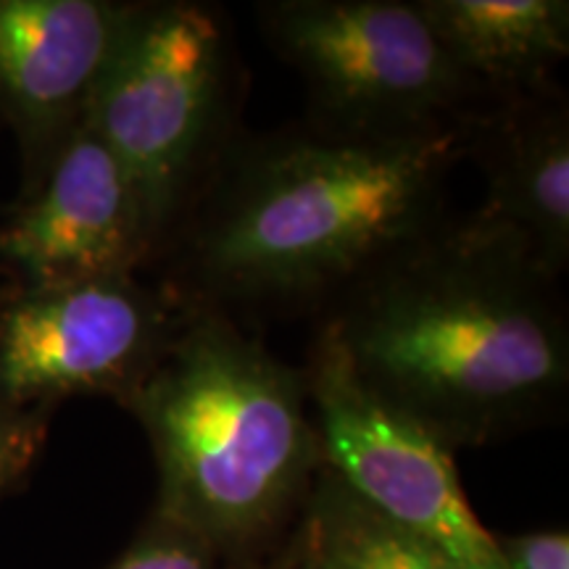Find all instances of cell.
I'll list each match as a JSON object with an SVG mask.
<instances>
[{"instance_id":"cell-4","label":"cell","mask_w":569,"mask_h":569,"mask_svg":"<svg viewBox=\"0 0 569 569\" xmlns=\"http://www.w3.org/2000/svg\"><path fill=\"white\" fill-rule=\"evenodd\" d=\"M232 96L227 32L198 3H134L84 122L122 163L153 243L188 209Z\"/></svg>"},{"instance_id":"cell-15","label":"cell","mask_w":569,"mask_h":569,"mask_svg":"<svg viewBox=\"0 0 569 569\" xmlns=\"http://www.w3.org/2000/svg\"><path fill=\"white\" fill-rule=\"evenodd\" d=\"M496 546L507 569H569V536L565 530L496 538Z\"/></svg>"},{"instance_id":"cell-11","label":"cell","mask_w":569,"mask_h":569,"mask_svg":"<svg viewBox=\"0 0 569 569\" xmlns=\"http://www.w3.org/2000/svg\"><path fill=\"white\" fill-rule=\"evenodd\" d=\"M475 92L503 98L543 88L569 53L567 0H417Z\"/></svg>"},{"instance_id":"cell-3","label":"cell","mask_w":569,"mask_h":569,"mask_svg":"<svg viewBox=\"0 0 569 569\" xmlns=\"http://www.w3.org/2000/svg\"><path fill=\"white\" fill-rule=\"evenodd\" d=\"M303 375L209 306H193L127 409L161 472L159 517L209 549H243L322 459Z\"/></svg>"},{"instance_id":"cell-2","label":"cell","mask_w":569,"mask_h":569,"mask_svg":"<svg viewBox=\"0 0 569 569\" xmlns=\"http://www.w3.org/2000/svg\"><path fill=\"white\" fill-rule=\"evenodd\" d=\"M459 122L356 134L282 132L234 156L184 240V284L206 301L293 306L343 296L438 224Z\"/></svg>"},{"instance_id":"cell-9","label":"cell","mask_w":569,"mask_h":569,"mask_svg":"<svg viewBox=\"0 0 569 569\" xmlns=\"http://www.w3.org/2000/svg\"><path fill=\"white\" fill-rule=\"evenodd\" d=\"M134 3L0 0V113L30 193L88 113Z\"/></svg>"},{"instance_id":"cell-10","label":"cell","mask_w":569,"mask_h":569,"mask_svg":"<svg viewBox=\"0 0 569 569\" xmlns=\"http://www.w3.org/2000/svg\"><path fill=\"white\" fill-rule=\"evenodd\" d=\"M467 146L486 172L480 224L517 238L536 264L559 280L569 261V113L546 90L503 98L480 127H467Z\"/></svg>"},{"instance_id":"cell-5","label":"cell","mask_w":569,"mask_h":569,"mask_svg":"<svg viewBox=\"0 0 569 569\" xmlns=\"http://www.w3.org/2000/svg\"><path fill=\"white\" fill-rule=\"evenodd\" d=\"M261 13L269 42L301 74L327 130L393 134L451 124L478 96L417 3L280 0Z\"/></svg>"},{"instance_id":"cell-16","label":"cell","mask_w":569,"mask_h":569,"mask_svg":"<svg viewBox=\"0 0 569 569\" xmlns=\"http://www.w3.org/2000/svg\"><path fill=\"white\" fill-rule=\"evenodd\" d=\"M288 569H309V567H306V565H301V561H298L296 567H288Z\"/></svg>"},{"instance_id":"cell-1","label":"cell","mask_w":569,"mask_h":569,"mask_svg":"<svg viewBox=\"0 0 569 569\" xmlns=\"http://www.w3.org/2000/svg\"><path fill=\"white\" fill-rule=\"evenodd\" d=\"M327 327L356 375L451 451L565 409L569 327L557 280L478 219L419 234L346 290Z\"/></svg>"},{"instance_id":"cell-8","label":"cell","mask_w":569,"mask_h":569,"mask_svg":"<svg viewBox=\"0 0 569 569\" xmlns=\"http://www.w3.org/2000/svg\"><path fill=\"white\" fill-rule=\"evenodd\" d=\"M153 248L122 163L84 119L0 217V267L17 288L134 274Z\"/></svg>"},{"instance_id":"cell-6","label":"cell","mask_w":569,"mask_h":569,"mask_svg":"<svg viewBox=\"0 0 569 569\" xmlns=\"http://www.w3.org/2000/svg\"><path fill=\"white\" fill-rule=\"evenodd\" d=\"M190 309L134 274L13 284L0 296V401L56 409L71 396H106L127 409Z\"/></svg>"},{"instance_id":"cell-12","label":"cell","mask_w":569,"mask_h":569,"mask_svg":"<svg viewBox=\"0 0 569 569\" xmlns=\"http://www.w3.org/2000/svg\"><path fill=\"white\" fill-rule=\"evenodd\" d=\"M301 565L309 569H465L436 543L377 515L332 472L322 475L306 507Z\"/></svg>"},{"instance_id":"cell-7","label":"cell","mask_w":569,"mask_h":569,"mask_svg":"<svg viewBox=\"0 0 569 569\" xmlns=\"http://www.w3.org/2000/svg\"><path fill=\"white\" fill-rule=\"evenodd\" d=\"M301 375L315 407L319 451L346 488L465 569H507L496 536L469 509L451 448L375 393L327 325Z\"/></svg>"},{"instance_id":"cell-14","label":"cell","mask_w":569,"mask_h":569,"mask_svg":"<svg viewBox=\"0 0 569 569\" xmlns=\"http://www.w3.org/2000/svg\"><path fill=\"white\" fill-rule=\"evenodd\" d=\"M53 409H19L0 401V498L27 478L48 436Z\"/></svg>"},{"instance_id":"cell-13","label":"cell","mask_w":569,"mask_h":569,"mask_svg":"<svg viewBox=\"0 0 569 569\" xmlns=\"http://www.w3.org/2000/svg\"><path fill=\"white\" fill-rule=\"evenodd\" d=\"M211 553L193 532L159 517L109 569H211Z\"/></svg>"}]
</instances>
